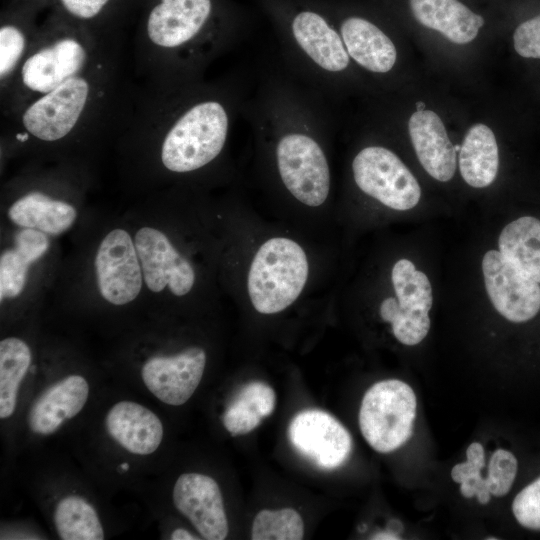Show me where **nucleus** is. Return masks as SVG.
<instances>
[{"mask_svg":"<svg viewBox=\"0 0 540 540\" xmlns=\"http://www.w3.org/2000/svg\"><path fill=\"white\" fill-rule=\"evenodd\" d=\"M499 151L493 131L475 124L466 133L459 151V169L464 181L474 188L489 186L496 178Z\"/></svg>","mask_w":540,"mask_h":540,"instance_id":"24","label":"nucleus"},{"mask_svg":"<svg viewBox=\"0 0 540 540\" xmlns=\"http://www.w3.org/2000/svg\"><path fill=\"white\" fill-rule=\"evenodd\" d=\"M408 131L425 171L438 181L451 180L456 169V150L440 117L431 110L416 111L409 118Z\"/></svg>","mask_w":540,"mask_h":540,"instance_id":"19","label":"nucleus"},{"mask_svg":"<svg viewBox=\"0 0 540 540\" xmlns=\"http://www.w3.org/2000/svg\"><path fill=\"white\" fill-rule=\"evenodd\" d=\"M248 12L226 0H159L146 21L150 44L166 60L173 89L202 82L206 66L245 40Z\"/></svg>","mask_w":540,"mask_h":540,"instance_id":"2","label":"nucleus"},{"mask_svg":"<svg viewBox=\"0 0 540 540\" xmlns=\"http://www.w3.org/2000/svg\"><path fill=\"white\" fill-rule=\"evenodd\" d=\"M481 469L470 462L456 464L451 471L453 481L462 483L471 479L481 477Z\"/></svg>","mask_w":540,"mask_h":540,"instance_id":"36","label":"nucleus"},{"mask_svg":"<svg viewBox=\"0 0 540 540\" xmlns=\"http://www.w3.org/2000/svg\"><path fill=\"white\" fill-rule=\"evenodd\" d=\"M518 470V461L509 451L496 450L489 462L487 487L491 495H506L513 485Z\"/></svg>","mask_w":540,"mask_h":540,"instance_id":"29","label":"nucleus"},{"mask_svg":"<svg viewBox=\"0 0 540 540\" xmlns=\"http://www.w3.org/2000/svg\"><path fill=\"white\" fill-rule=\"evenodd\" d=\"M261 415L243 400L235 397L226 408L222 421L232 435L247 434L261 423Z\"/></svg>","mask_w":540,"mask_h":540,"instance_id":"31","label":"nucleus"},{"mask_svg":"<svg viewBox=\"0 0 540 540\" xmlns=\"http://www.w3.org/2000/svg\"><path fill=\"white\" fill-rule=\"evenodd\" d=\"M515 51L524 58L540 59V14L522 22L513 34Z\"/></svg>","mask_w":540,"mask_h":540,"instance_id":"32","label":"nucleus"},{"mask_svg":"<svg viewBox=\"0 0 540 540\" xmlns=\"http://www.w3.org/2000/svg\"><path fill=\"white\" fill-rule=\"evenodd\" d=\"M413 17L423 26L440 32L449 41H473L485 19L459 0H408Z\"/></svg>","mask_w":540,"mask_h":540,"instance_id":"20","label":"nucleus"},{"mask_svg":"<svg viewBox=\"0 0 540 540\" xmlns=\"http://www.w3.org/2000/svg\"><path fill=\"white\" fill-rule=\"evenodd\" d=\"M512 511L521 526L530 530H540V477L516 495Z\"/></svg>","mask_w":540,"mask_h":540,"instance_id":"30","label":"nucleus"},{"mask_svg":"<svg viewBox=\"0 0 540 540\" xmlns=\"http://www.w3.org/2000/svg\"><path fill=\"white\" fill-rule=\"evenodd\" d=\"M206 351L197 346L169 356H153L142 366L146 388L171 406L186 403L198 388L206 366Z\"/></svg>","mask_w":540,"mask_h":540,"instance_id":"15","label":"nucleus"},{"mask_svg":"<svg viewBox=\"0 0 540 540\" xmlns=\"http://www.w3.org/2000/svg\"><path fill=\"white\" fill-rule=\"evenodd\" d=\"M8 216L19 227L59 235L73 225L77 211L70 203L31 191L13 202Z\"/></svg>","mask_w":540,"mask_h":540,"instance_id":"21","label":"nucleus"},{"mask_svg":"<svg viewBox=\"0 0 540 540\" xmlns=\"http://www.w3.org/2000/svg\"><path fill=\"white\" fill-rule=\"evenodd\" d=\"M351 179L365 196L395 211L413 209L420 201L417 179L389 148L369 144L360 148L350 163Z\"/></svg>","mask_w":540,"mask_h":540,"instance_id":"8","label":"nucleus"},{"mask_svg":"<svg viewBox=\"0 0 540 540\" xmlns=\"http://www.w3.org/2000/svg\"><path fill=\"white\" fill-rule=\"evenodd\" d=\"M250 89L248 77L239 73L217 83L200 82L173 92L160 145L163 167L188 175L218 161Z\"/></svg>","mask_w":540,"mask_h":540,"instance_id":"3","label":"nucleus"},{"mask_svg":"<svg viewBox=\"0 0 540 540\" xmlns=\"http://www.w3.org/2000/svg\"><path fill=\"white\" fill-rule=\"evenodd\" d=\"M95 273L101 296L110 304H128L139 295L143 280L134 239L121 228L105 235L95 256Z\"/></svg>","mask_w":540,"mask_h":540,"instance_id":"13","label":"nucleus"},{"mask_svg":"<svg viewBox=\"0 0 540 540\" xmlns=\"http://www.w3.org/2000/svg\"><path fill=\"white\" fill-rule=\"evenodd\" d=\"M53 520L62 540L104 539V529L95 508L81 496L68 495L60 499Z\"/></svg>","mask_w":540,"mask_h":540,"instance_id":"26","label":"nucleus"},{"mask_svg":"<svg viewBox=\"0 0 540 540\" xmlns=\"http://www.w3.org/2000/svg\"><path fill=\"white\" fill-rule=\"evenodd\" d=\"M121 468L126 470V469L129 468V466H128L127 463H123V464H121Z\"/></svg>","mask_w":540,"mask_h":540,"instance_id":"41","label":"nucleus"},{"mask_svg":"<svg viewBox=\"0 0 540 540\" xmlns=\"http://www.w3.org/2000/svg\"><path fill=\"white\" fill-rule=\"evenodd\" d=\"M460 149H461V146H459V145H456V146H455V150H456V151H458V150L460 151Z\"/></svg>","mask_w":540,"mask_h":540,"instance_id":"42","label":"nucleus"},{"mask_svg":"<svg viewBox=\"0 0 540 540\" xmlns=\"http://www.w3.org/2000/svg\"><path fill=\"white\" fill-rule=\"evenodd\" d=\"M171 539L173 540H195L199 539L198 537L194 536L192 533H190L188 530L183 528H177L171 533Z\"/></svg>","mask_w":540,"mask_h":540,"instance_id":"38","label":"nucleus"},{"mask_svg":"<svg viewBox=\"0 0 540 540\" xmlns=\"http://www.w3.org/2000/svg\"><path fill=\"white\" fill-rule=\"evenodd\" d=\"M49 247L45 233L23 228L15 236V246L0 257V299L15 298L25 288L29 266Z\"/></svg>","mask_w":540,"mask_h":540,"instance_id":"23","label":"nucleus"},{"mask_svg":"<svg viewBox=\"0 0 540 540\" xmlns=\"http://www.w3.org/2000/svg\"><path fill=\"white\" fill-rule=\"evenodd\" d=\"M172 499L177 510L189 519L207 540H223L228 520L218 483L201 473H183L176 480Z\"/></svg>","mask_w":540,"mask_h":540,"instance_id":"16","label":"nucleus"},{"mask_svg":"<svg viewBox=\"0 0 540 540\" xmlns=\"http://www.w3.org/2000/svg\"><path fill=\"white\" fill-rule=\"evenodd\" d=\"M105 427L116 443L135 455L154 453L164 436L163 424L153 411L127 400L117 402L110 408Z\"/></svg>","mask_w":540,"mask_h":540,"instance_id":"18","label":"nucleus"},{"mask_svg":"<svg viewBox=\"0 0 540 540\" xmlns=\"http://www.w3.org/2000/svg\"><path fill=\"white\" fill-rule=\"evenodd\" d=\"M353 62L375 74L390 73L397 62V48L375 19L344 0H322Z\"/></svg>","mask_w":540,"mask_h":540,"instance_id":"10","label":"nucleus"},{"mask_svg":"<svg viewBox=\"0 0 540 540\" xmlns=\"http://www.w3.org/2000/svg\"><path fill=\"white\" fill-rule=\"evenodd\" d=\"M303 535L302 517L292 508L261 510L255 516L251 528L253 540H300Z\"/></svg>","mask_w":540,"mask_h":540,"instance_id":"27","label":"nucleus"},{"mask_svg":"<svg viewBox=\"0 0 540 540\" xmlns=\"http://www.w3.org/2000/svg\"><path fill=\"white\" fill-rule=\"evenodd\" d=\"M460 492L466 498L476 495L481 504H487L490 501L491 493L488 490L486 479L482 477L471 479L460 483Z\"/></svg>","mask_w":540,"mask_h":540,"instance_id":"35","label":"nucleus"},{"mask_svg":"<svg viewBox=\"0 0 540 540\" xmlns=\"http://www.w3.org/2000/svg\"><path fill=\"white\" fill-rule=\"evenodd\" d=\"M97 88L91 65L46 93L21 102L19 125L37 140H63L84 121Z\"/></svg>","mask_w":540,"mask_h":540,"instance_id":"6","label":"nucleus"},{"mask_svg":"<svg viewBox=\"0 0 540 540\" xmlns=\"http://www.w3.org/2000/svg\"><path fill=\"white\" fill-rule=\"evenodd\" d=\"M28 344L17 337L0 342V418L11 417L16 409L20 384L31 364Z\"/></svg>","mask_w":540,"mask_h":540,"instance_id":"25","label":"nucleus"},{"mask_svg":"<svg viewBox=\"0 0 540 540\" xmlns=\"http://www.w3.org/2000/svg\"><path fill=\"white\" fill-rule=\"evenodd\" d=\"M256 1L272 25L283 64L332 102L351 79L353 62L322 0Z\"/></svg>","mask_w":540,"mask_h":540,"instance_id":"4","label":"nucleus"},{"mask_svg":"<svg viewBox=\"0 0 540 540\" xmlns=\"http://www.w3.org/2000/svg\"><path fill=\"white\" fill-rule=\"evenodd\" d=\"M498 250L540 283V216L523 213L510 220L498 236Z\"/></svg>","mask_w":540,"mask_h":540,"instance_id":"22","label":"nucleus"},{"mask_svg":"<svg viewBox=\"0 0 540 540\" xmlns=\"http://www.w3.org/2000/svg\"><path fill=\"white\" fill-rule=\"evenodd\" d=\"M481 268L487 295L506 320L525 324L540 315V283L518 269L499 250L485 252Z\"/></svg>","mask_w":540,"mask_h":540,"instance_id":"11","label":"nucleus"},{"mask_svg":"<svg viewBox=\"0 0 540 540\" xmlns=\"http://www.w3.org/2000/svg\"><path fill=\"white\" fill-rule=\"evenodd\" d=\"M467 461L471 464L479 467L482 469L485 465V454L483 446L478 443L474 442L469 445L466 451Z\"/></svg>","mask_w":540,"mask_h":540,"instance_id":"37","label":"nucleus"},{"mask_svg":"<svg viewBox=\"0 0 540 540\" xmlns=\"http://www.w3.org/2000/svg\"><path fill=\"white\" fill-rule=\"evenodd\" d=\"M288 436L295 450L324 470L341 466L352 450V439L346 428L336 418L318 409L295 415Z\"/></svg>","mask_w":540,"mask_h":540,"instance_id":"14","label":"nucleus"},{"mask_svg":"<svg viewBox=\"0 0 540 540\" xmlns=\"http://www.w3.org/2000/svg\"><path fill=\"white\" fill-rule=\"evenodd\" d=\"M330 103L279 58L260 67L241 108L267 184L307 209L323 207L331 195Z\"/></svg>","mask_w":540,"mask_h":540,"instance_id":"1","label":"nucleus"},{"mask_svg":"<svg viewBox=\"0 0 540 540\" xmlns=\"http://www.w3.org/2000/svg\"><path fill=\"white\" fill-rule=\"evenodd\" d=\"M143 280L155 293L168 289L176 297L191 293L197 281V271L161 230L142 227L134 236Z\"/></svg>","mask_w":540,"mask_h":540,"instance_id":"12","label":"nucleus"},{"mask_svg":"<svg viewBox=\"0 0 540 540\" xmlns=\"http://www.w3.org/2000/svg\"><path fill=\"white\" fill-rule=\"evenodd\" d=\"M236 397L250 405L262 418L269 416L276 404V395L272 387L260 381L244 385Z\"/></svg>","mask_w":540,"mask_h":540,"instance_id":"33","label":"nucleus"},{"mask_svg":"<svg viewBox=\"0 0 540 540\" xmlns=\"http://www.w3.org/2000/svg\"><path fill=\"white\" fill-rule=\"evenodd\" d=\"M28 35L20 26L0 27V79L2 86L13 79L30 50Z\"/></svg>","mask_w":540,"mask_h":540,"instance_id":"28","label":"nucleus"},{"mask_svg":"<svg viewBox=\"0 0 540 540\" xmlns=\"http://www.w3.org/2000/svg\"><path fill=\"white\" fill-rule=\"evenodd\" d=\"M372 539H381V540H393L399 539V537L392 532H380L375 534Z\"/></svg>","mask_w":540,"mask_h":540,"instance_id":"39","label":"nucleus"},{"mask_svg":"<svg viewBox=\"0 0 540 540\" xmlns=\"http://www.w3.org/2000/svg\"><path fill=\"white\" fill-rule=\"evenodd\" d=\"M416 406V396L405 382L390 379L375 383L366 391L359 411L363 437L377 452L398 449L412 434Z\"/></svg>","mask_w":540,"mask_h":540,"instance_id":"7","label":"nucleus"},{"mask_svg":"<svg viewBox=\"0 0 540 540\" xmlns=\"http://www.w3.org/2000/svg\"><path fill=\"white\" fill-rule=\"evenodd\" d=\"M110 0H59L64 10L78 20H92L104 10Z\"/></svg>","mask_w":540,"mask_h":540,"instance_id":"34","label":"nucleus"},{"mask_svg":"<svg viewBox=\"0 0 540 540\" xmlns=\"http://www.w3.org/2000/svg\"><path fill=\"white\" fill-rule=\"evenodd\" d=\"M390 282L393 295L381 300L379 315L391 324L392 333L400 343L416 345L430 329L433 294L429 278L411 260L400 258L391 268Z\"/></svg>","mask_w":540,"mask_h":540,"instance_id":"9","label":"nucleus"},{"mask_svg":"<svg viewBox=\"0 0 540 540\" xmlns=\"http://www.w3.org/2000/svg\"><path fill=\"white\" fill-rule=\"evenodd\" d=\"M415 105H416V111L425 110L424 108L426 107V105L422 101H417Z\"/></svg>","mask_w":540,"mask_h":540,"instance_id":"40","label":"nucleus"},{"mask_svg":"<svg viewBox=\"0 0 540 540\" xmlns=\"http://www.w3.org/2000/svg\"><path fill=\"white\" fill-rule=\"evenodd\" d=\"M89 391L88 381L78 374L52 384L31 406L27 417L29 429L39 435L53 434L84 408Z\"/></svg>","mask_w":540,"mask_h":540,"instance_id":"17","label":"nucleus"},{"mask_svg":"<svg viewBox=\"0 0 540 540\" xmlns=\"http://www.w3.org/2000/svg\"><path fill=\"white\" fill-rule=\"evenodd\" d=\"M311 258L305 246L285 234L260 240L245 270L246 296L262 315L281 313L304 293L311 275Z\"/></svg>","mask_w":540,"mask_h":540,"instance_id":"5","label":"nucleus"}]
</instances>
